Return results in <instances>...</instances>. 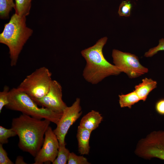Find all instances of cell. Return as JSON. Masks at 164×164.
I'll use <instances>...</instances> for the list:
<instances>
[{
  "label": "cell",
  "instance_id": "1",
  "mask_svg": "<svg viewBox=\"0 0 164 164\" xmlns=\"http://www.w3.org/2000/svg\"><path fill=\"white\" fill-rule=\"evenodd\" d=\"M50 122L23 114L13 118L11 128L19 138V148L35 157L42 146L44 136Z\"/></svg>",
  "mask_w": 164,
  "mask_h": 164
},
{
  "label": "cell",
  "instance_id": "2",
  "mask_svg": "<svg viewBox=\"0 0 164 164\" xmlns=\"http://www.w3.org/2000/svg\"><path fill=\"white\" fill-rule=\"evenodd\" d=\"M107 39L106 37L100 39L94 45L81 53L86 63L83 76L86 80L93 84H97L108 77L121 73L115 65L109 62L103 54V48Z\"/></svg>",
  "mask_w": 164,
  "mask_h": 164
},
{
  "label": "cell",
  "instance_id": "3",
  "mask_svg": "<svg viewBox=\"0 0 164 164\" xmlns=\"http://www.w3.org/2000/svg\"><path fill=\"white\" fill-rule=\"evenodd\" d=\"M32 32V30L26 26V17L15 13L5 25L0 34V43L7 46L9 49L11 66L16 65L19 54Z\"/></svg>",
  "mask_w": 164,
  "mask_h": 164
},
{
  "label": "cell",
  "instance_id": "4",
  "mask_svg": "<svg viewBox=\"0 0 164 164\" xmlns=\"http://www.w3.org/2000/svg\"><path fill=\"white\" fill-rule=\"evenodd\" d=\"M5 107L35 118L47 120L56 125L62 114L42 107H39L29 95L17 87L10 90L9 103Z\"/></svg>",
  "mask_w": 164,
  "mask_h": 164
},
{
  "label": "cell",
  "instance_id": "5",
  "mask_svg": "<svg viewBox=\"0 0 164 164\" xmlns=\"http://www.w3.org/2000/svg\"><path fill=\"white\" fill-rule=\"evenodd\" d=\"M49 69L42 67L27 75L17 88L32 99L42 98L48 92L52 80Z\"/></svg>",
  "mask_w": 164,
  "mask_h": 164
},
{
  "label": "cell",
  "instance_id": "6",
  "mask_svg": "<svg viewBox=\"0 0 164 164\" xmlns=\"http://www.w3.org/2000/svg\"><path fill=\"white\" fill-rule=\"evenodd\" d=\"M135 153L145 159L156 158L164 160V131L152 132L141 139Z\"/></svg>",
  "mask_w": 164,
  "mask_h": 164
},
{
  "label": "cell",
  "instance_id": "7",
  "mask_svg": "<svg viewBox=\"0 0 164 164\" xmlns=\"http://www.w3.org/2000/svg\"><path fill=\"white\" fill-rule=\"evenodd\" d=\"M112 56L114 65L131 78L138 77L149 71L140 64L138 57L134 54L114 49Z\"/></svg>",
  "mask_w": 164,
  "mask_h": 164
},
{
  "label": "cell",
  "instance_id": "8",
  "mask_svg": "<svg viewBox=\"0 0 164 164\" xmlns=\"http://www.w3.org/2000/svg\"><path fill=\"white\" fill-rule=\"evenodd\" d=\"M80 101V99L77 98L72 105L64 109L53 130L59 143H66L65 138L69 129L81 116L82 112Z\"/></svg>",
  "mask_w": 164,
  "mask_h": 164
},
{
  "label": "cell",
  "instance_id": "9",
  "mask_svg": "<svg viewBox=\"0 0 164 164\" xmlns=\"http://www.w3.org/2000/svg\"><path fill=\"white\" fill-rule=\"evenodd\" d=\"M33 100L38 105L58 113L62 114L67 107L62 99V87L55 80H52L49 90L45 96Z\"/></svg>",
  "mask_w": 164,
  "mask_h": 164
},
{
  "label": "cell",
  "instance_id": "10",
  "mask_svg": "<svg viewBox=\"0 0 164 164\" xmlns=\"http://www.w3.org/2000/svg\"><path fill=\"white\" fill-rule=\"evenodd\" d=\"M59 146L58 139L49 126L45 133L42 147L35 157L33 164L53 163L57 157Z\"/></svg>",
  "mask_w": 164,
  "mask_h": 164
},
{
  "label": "cell",
  "instance_id": "11",
  "mask_svg": "<svg viewBox=\"0 0 164 164\" xmlns=\"http://www.w3.org/2000/svg\"><path fill=\"white\" fill-rule=\"evenodd\" d=\"M103 119L99 112L92 110L83 117L79 126L92 132L98 127Z\"/></svg>",
  "mask_w": 164,
  "mask_h": 164
},
{
  "label": "cell",
  "instance_id": "12",
  "mask_svg": "<svg viewBox=\"0 0 164 164\" xmlns=\"http://www.w3.org/2000/svg\"><path fill=\"white\" fill-rule=\"evenodd\" d=\"M91 132L79 126L78 127L77 138L78 142V150L81 155H88L89 152V141Z\"/></svg>",
  "mask_w": 164,
  "mask_h": 164
},
{
  "label": "cell",
  "instance_id": "13",
  "mask_svg": "<svg viewBox=\"0 0 164 164\" xmlns=\"http://www.w3.org/2000/svg\"><path fill=\"white\" fill-rule=\"evenodd\" d=\"M157 83L151 78H145L142 82L135 87V91L140 100L146 101L149 93L156 88Z\"/></svg>",
  "mask_w": 164,
  "mask_h": 164
},
{
  "label": "cell",
  "instance_id": "14",
  "mask_svg": "<svg viewBox=\"0 0 164 164\" xmlns=\"http://www.w3.org/2000/svg\"><path fill=\"white\" fill-rule=\"evenodd\" d=\"M119 104L121 108L128 107L131 108L132 106L140 100L134 90L128 94L118 95Z\"/></svg>",
  "mask_w": 164,
  "mask_h": 164
},
{
  "label": "cell",
  "instance_id": "15",
  "mask_svg": "<svg viewBox=\"0 0 164 164\" xmlns=\"http://www.w3.org/2000/svg\"><path fill=\"white\" fill-rule=\"evenodd\" d=\"M32 0H15V13L21 16L26 17L29 13Z\"/></svg>",
  "mask_w": 164,
  "mask_h": 164
},
{
  "label": "cell",
  "instance_id": "16",
  "mask_svg": "<svg viewBox=\"0 0 164 164\" xmlns=\"http://www.w3.org/2000/svg\"><path fill=\"white\" fill-rule=\"evenodd\" d=\"M65 145L66 143H59L57 155L56 159L52 163L53 164L67 163L70 152L66 148Z\"/></svg>",
  "mask_w": 164,
  "mask_h": 164
},
{
  "label": "cell",
  "instance_id": "17",
  "mask_svg": "<svg viewBox=\"0 0 164 164\" xmlns=\"http://www.w3.org/2000/svg\"><path fill=\"white\" fill-rule=\"evenodd\" d=\"M15 4L13 0H0V16L1 19H7L12 9H15Z\"/></svg>",
  "mask_w": 164,
  "mask_h": 164
},
{
  "label": "cell",
  "instance_id": "18",
  "mask_svg": "<svg viewBox=\"0 0 164 164\" xmlns=\"http://www.w3.org/2000/svg\"><path fill=\"white\" fill-rule=\"evenodd\" d=\"M16 135V132L12 128L7 129L0 126V143L2 144L7 143L9 138Z\"/></svg>",
  "mask_w": 164,
  "mask_h": 164
},
{
  "label": "cell",
  "instance_id": "19",
  "mask_svg": "<svg viewBox=\"0 0 164 164\" xmlns=\"http://www.w3.org/2000/svg\"><path fill=\"white\" fill-rule=\"evenodd\" d=\"M68 164H89L87 158L78 156L73 152H70L67 161Z\"/></svg>",
  "mask_w": 164,
  "mask_h": 164
},
{
  "label": "cell",
  "instance_id": "20",
  "mask_svg": "<svg viewBox=\"0 0 164 164\" xmlns=\"http://www.w3.org/2000/svg\"><path fill=\"white\" fill-rule=\"evenodd\" d=\"M9 87L5 86L3 91L0 92V113L4 107L6 106L9 103Z\"/></svg>",
  "mask_w": 164,
  "mask_h": 164
},
{
  "label": "cell",
  "instance_id": "21",
  "mask_svg": "<svg viewBox=\"0 0 164 164\" xmlns=\"http://www.w3.org/2000/svg\"><path fill=\"white\" fill-rule=\"evenodd\" d=\"M132 5L129 1H123L120 4L118 13L120 16L128 17L130 16L132 8Z\"/></svg>",
  "mask_w": 164,
  "mask_h": 164
},
{
  "label": "cell",
  "instance_id": "22",
  "mask_svg": "<svg viewBox=\"0 0 164 164\" xmlns=\"http://www.w3.org/2000/svg\"><path fill=\"white\" fill-rule=\"evenodd\" d=\"M164 51V39L162 38L159 40L158 45L150 49L149 50L146 52L144 55L146 57H150L153 56L155 54L160 51Z\"/></svg>",
  "mask_w": 164,
  "mask_h": 164
},
{
  "label": "cell",
  "instance_id": "23",
  "mask_svg": "<svg viewBox=\"0 0 164 164\" xmlns=\"http://www.w3.org/2000/svg\"><path fill=\"white\" fill-rule=\"evenodd\" d=\"M2 145L0 143V164H14L8 157L7 153L3 148Z\"/></svg>",
  "mask_w": 164,
  "mask_h": 164
},
{
  "label": "cell",
  "instance_id": "24",
  "mask_svg": "<svg viewBox=\"0 0 164 164\" xmlns=\"http://www.w3.org/2000/svg\"><path fill=\"white\" fill-rule=\"evenodd\" d=\"M156 111L160 115H164V98L158 100L155 106Z\"/></svg>",
  "mask_w": 164,
  "mask_h": 164
},
{
  "label": "cell",
  "instance_id": "25",
  "mask_svg": "<svg viewBox=\"0 0 164 164\" xmlns=\"http://www.w3.org/2000/svg\"><path fill=\"white\" fill-rule=\"evenodd\" d=\"M15 164H26L24 161L23 158L21 156H18L15 160Z\"/></svg>",
  "mask_w": 164,
  "mask_h": 164
}]
</instances>
